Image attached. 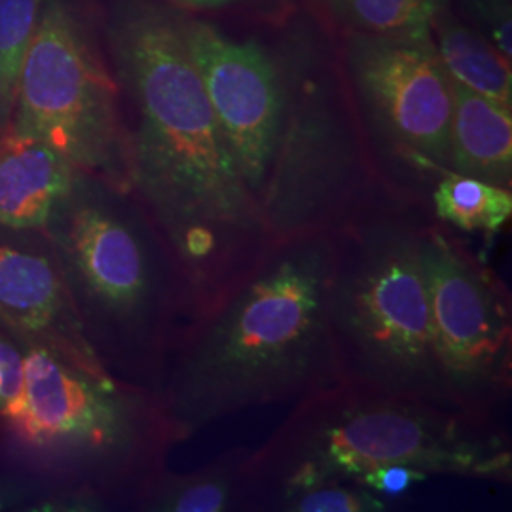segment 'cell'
I'll return each instance as SVG.
<instances>
[{
  "label": "cell",
  "instance_id": "20",
  "mask_svg": "<svg viewBox=\"0 0 512 512\" xmlns=\"http://www.w3.org/2000/svg\"><path fill=\"white\" fill-rule=\"evenodd\" d=\"M0 414L6 420H14L23 406V387H25V366L23 349L18 348L16 340L0 334Z\"/></svg>",
  "mask_w": 512,
  "mask_h": 512
},
{
  "label": "cell",
  "instance_id": "1",
  "mask_svg": "<svg viewBox=\"0 0 512 512\" xmlns=\"http://www.w3.org/2000/svg\"><path fill=\"white\" fill-rule=\"evenodd\" d=\"M116 50L137 107L131 186L181 260L202 313L274 234L239 173L183 31L139 12L120 27Z\"/></svg>",
  "mask_w": 512,
  "mask_h": 512
},
{
  "label": "cell",
  "instance_id": "4",
  "mask_svg": "<svg viewBox=\"0 0 512 512\" xmlns=\"http://www.w3.org/2000/svg\"><path fill=\"white\" fill-rule=\"evenodd\" d=\"M332 236L330 325L344 382L461 412L440 366L421 224L387 213Z\"/></svg>",
  "mask_w": 512,
  "mask_h": 512
},
{
  "label": "cell",
  "instance_id": "24",
  "mask_svg": "<svg viewBox=\"0 0 512 512\" xmlns=\"http://www.w3.org/2000/svg\"><path fill=\"white\" fill-rule=\"evenodd\" d=\"M0 389H2V378H0Z\"/></svg>",
  "mask_w": 512,
  "mask_h": 512
},
{
  "label": "cell",
  "instance_id": "21",
  "mask_svg": "<svg viewBox=\"0 0 512 512\" xmlns=\"http://www.w3.org/2000/svg\"><path fill=\"white\" fill-rule=\"evenodd\" d=\"M427 473L406 465H384L368 471L357 478V482L370 494L399 495L410 490L414 484L427 480Z\"/></svg>",
  "mask_w": 512,
  "mask_h": 512
},
{
  "label": "cell",
  "instance_id": "5",
  "mask_svg": "<svg viewBox=\"0 0 512 512\" xmlns=\"http://www.w3.org/2000/svg\"><path fill=\"white\" fill-rule=\"evenodd\" d=\"M274 459L287 497L384 465L427 475H499L511 454L478 429L473 414L342 384L302 403L266 456Z\"/></svg>",
  "mask_w": 512,
  "mask_h": 512
},
{
  "label": "cell",
  "instance_id": "19",
  "mask_svg": "<svg viewBox=\"0 0 512 512\" xmlns=\"http://www.w3.org/2000/svg\"><path fill=\"white\" fill-rule=\"evenodd\" d=\"M287 511L294 512H365L382 511L384 503L368 490H346L338 484H325L287 495Z\"/></svg>",
  "mask_w": 512,
  "mask_h": 512
},
{
  "label": "cell",
  "instance_id": "11",
  "mask_svg": "<svg viewBox=\"0 0 512 512\" xmlns=\"http://www.w3.org/2000/svg\"><path fill=\"white\" fill-rule=\"evenodd\" d=\"M355 69L387 135L425 162L448 164L452 88L431 40L368 38Z\"/></svg>",
  "mask_w": 512,
  "mask_h": 512
},
{
  "label": "cell",
  "instance_id": "15",
  "mask_svg": "<svg viewBox=\"0 0 512 512\" xmlns=\"http://www.w3.org/2000/svg\"><path fill=\"white\" fill-rule=\"evenodd\" d=\"M437 219L465 234H495L512 215L509 188L456 171L446 173L433 192Z\"/></svg>",
  "mask_w": 512,
  "mask_h": 512
},
{
  "label": "cell",
  "instance_id": "9",
  "mask_svg": "<svg viewBox=\"0 0 512 512\" xmlns=\"http://www.w3.org/2000/svg\"><path fill=\"white\" fill-rule=\"evenodd\" d=\"M181 31L239 173L262 209L283 116L274 67L255 44L234 42L207 23Z\"/></svg>",
  "mask_w": 512,
  "mask_h": 512
},
{
  "label": "cell",
  "instance_id": "7",
  "mask_svg": "<svg viewBox=\"0 0 512 512\" xmlns=\"http://www.w3.org/2000/svg\"><path fill=\"white\" fill-rule=\"evenodd\" d=\"M421 256L448 395L461 412L476 416L509 384L507 293L490 270L437 226L421 224Z\"/></svg>",
  "mask_w": 512,
  "mask_h": 512
},
{
  "label": "cell",
  "instance_id": "14",
  "mask_svg": "<svg viewBox=\"0 0 512 512\" xmlns=\"http://www.w3.org/2000/svg\"><path fill=\"white\" fill-rule=\"evenodd\" d=\"M439 37L440 63L452 80L511 107L512 76L505 59L486 40L458 23L433 21Z\"/></svg>",
  "mask_w": 512,
  "mask_h": 512
},
{
  "label": "cell",
  "instance_id": "6",
  "mask_svg": "<svg viewBox=\"0 0 512 512\" xmlns=\"http://www.w3.org/2000/svg\"><path fill=\"white\" fill-rule=\"evenodd\" d=\"M116 92L67 4L42 0L8 129L54 148L78 173L128 190L129 145Z\"/></svg>",
  "mask_w": 512,
  "mask_h": 512
},
{
  "label": "cell",
  "instance_id": "22",
  "mask_svg": "<svg viewBox=\"0 0 512 512\" xmlns=\"http://www.w3.org/2000/svg\"><path fill=\"white\" fill-rule=\"evenodd\" d=\"M175 2L184 4V6H192V8H220L234 0H175Z\"/></svg>",
  "mask_w": 512,
  "mask_h": 512
},
{
  "label": "cell",
  "instance_id": "8",
  "mask_svg": "<svg viewBox=\"0 0 512 512\" xmlns=\"http://www.w3.org/2000/svg\"><path fill=\"white\" fill-rule=\"evenodd\" d=\"M23 366V406L8 421L21 442L107 465L137 450L141 420L114 382L35 344H23Z\"/></svg>",
  "mask_w": 512,
  "mask_h": 512
},
{
  "label": "cell",
  "instance_id": "12",
  "mask_svg": "<svg viewBox=\"0 0 512 512\" xmlns=\"http://www.w3.org/2000/svg\"><path fill=\"white\" fill-rule=\"evenodd\" d=\"M80 175L46 143L6 129L0 133V224L42 230Z\"/></svg>",
  "mask_w": 512,
  "mask_h": 512
},
{
  "label": "cell",
  "instance_id": "16",
  "mask_svg": "<svg viewBox=\"0 0 512 512\" xmlns=\"http://www.w3.org/2000/svg\"><path fill=\"white\" fill-rule=\"evenodd\" d=\"M42 0H0V133L10 128L19 73L35 35Z\"/></svg>",
  "mask_w": 512,
  "mask_h": 512
},
{
  "label": "cell",
  "instance_id": "3",
  "mask_svg": "<svg viewBox=\"0 0 512 512\" xmlns=\"http://www.w3.org/2000/svg\"><path fill=\"white\" fill-rule=\"evenodd\" d=\"M109 184L80 175L42 232L54 243L76 310L101 361H150L175 317L200 315V298L173 247ZM107 366V365H105Z\"/></svg>",
  "mask_w": 512,
  "mask_h": 512
},
{
  "label": "cell",
  "instance_id": "18",
  "mask_svg": "<svg viewBox=\"0 0 512 512\" xmlns=\"http://www.w3.org/2000/svg\"><path fill=\"white\" fill-rule=\"evenodd\" d=\"M160 511L220 512L232 505V476L196 475L165 490L158 501Z\"/></svg>",
  "mask_w": 512,
  "mask_h": 512
},
{
  "label": "cell",
  "instance_id": "23",
  "mask_svg": "<svg viewBox=\"0 0 512 512\" xmlns=\"http://www.w3.org/2000/svg\"><path fill=\"white\" fill-rule=\"evenodd\" d=\"M6 503H8V501H6V497H4L2 492H0V509H4V507H6Z\"/></svg>",
  "mask_w": 512,
  "mask_h": 512
},
{
  "label": "cell",
  "instance_id": "10",
  "mask_svg": "<svg viewBox=\"0 0 512 512\" xmlns=\"http://www.w3.org/2000/svg\"><path fill=\"white\" fill-rule=\"evenodd\" d=\"M0 325L21 344L52 349L103 382H114L76 310L50 238L0 224Z\"/></svg>",
  "mask_w": 512,
  "mask_h": 512
},
{
  "label": "cell",
  "instance_id": "2",
  "mask_svg": "<svg viewBox=\"0 0 512 512\" xmlns=\"http://www.w3.org/2000/svg\"><path fill=\"white\" fill-rule=\"evenodd\" d=\"M334 236H274L186 330L167 412L183 435L239 410L346 384L330 325Z\"/></svg>",
  "mask_w": 512,
  "mask_h": 512
},
{
  "label": "cell",
  "instance_id": "17",
  "mask_svg": "<svg viewBox=\"0 0 512 512\" xmlns=\"http://www.w3.org/2000/svg\"><path fill=\"white\" fill-rule=\"evenodd\" d=\"M355 25L376 37L429 40L437 0H336Z\"/></svg>",
  "mask_w": 512,
  "mask_h": 512
},
{
  "label": "cell",
  "instance_id": "13",
  "mask_svg": "<svg viewBox=\"0 0 512 512\" xmlns=\"http://www.w3.org/2000/svg\"><path fill=\"white\" fill-rule=\"evenodd\" d=\"M452 120L448 164L456 173L509 188L512 171L511 107L450 78Z\"/></svg>",
  "mask_w": 512,
  "mask_h": 512
}]
</instances>
